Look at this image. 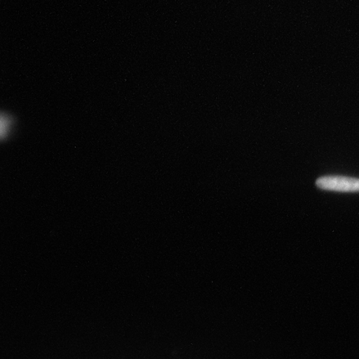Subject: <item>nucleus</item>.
Wrapping results in <instances>:
<instances>
[{"label":"nucleus","instance_id":"obj_2","mask_svg":"<svg viewBox=\"0 0 359 359\" xmlns=\"http://www.w3.org/2000/svg\"><path fill=\"white\" fill-rule=\"evenodd\" d=\"M11 126L10 118L7 116L2 115L1 116V135L2 137H4L8 132V127Z\"/></svg>","mask_w":359,"mask_h":359},{"label":"nucleus","instance_id":"obj_1","mask_svg":"<svg viewBox=\"0 0 359 359\" xmlns=\"http://www.w3.org/2000/svg\"><path fill=\"white\" fill-rule=\"evenodd\" d=\"M317 187L325 191L339 192H359V179L342 177L326 176L317 180Z\"/></svg>","mask_w":359,"mask_h":359}]
</instances>
